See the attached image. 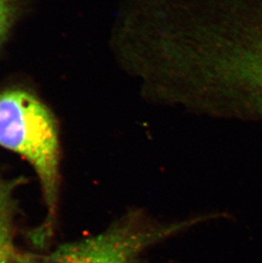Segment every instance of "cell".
<instances>
[{
    "label": "cell",
    "instance_id": "cell-3",
    "mask_svg": "<svg viewBox=\"0 0 262 263\" xmlns=\"http://www.w3.org/2000/svg\"><path fill=\"white\" fill-rule=\"evenodd\" d=\"M23 181L21 179L0 180V263H13L14 221L16 207V191Z\"/></svg>",
    "mask_w": 262,
    "mask_h": 263
},
{
    "label": "cell",
    "instance_id": "cell-2",
    "mask_svg": "<svg viewBox=\"0 0 262 263\" xmlns=\"http://www.w3.org/2000/svg\"><path fill=\"white\" fill-rule=\"evenodd\" d=\"M208 217L160 223L141 211H129L101 234L64 243L44 255L16 253L13 263H141L146 249Z\"/></svg>",
    "mask_w": 262,
    "mask_h": 263
},
{
    "label": "cell",
    "instance_id": "cell-4",
    "mask_svg": "<svg viewBox=\"0 0 262 263\" xmlns=\"http://www.w3.org/2000/svg\"><path fill=\"white\" fill-rule=\"evenodd\" d=\"M18 9L19 0H0V45L15 22Z\"/></svg>",
    "mask_w": 262,
    "mask_h": 263
},
{
    "label": "cell",
    "instance_id": "cell-1",
    "mask_svg": "<svg viewBox=\"0 0 262 263\" xmlns=\"http://www.w3.org/2000/svg\"><path fill=\"white\" fill-rule=\"evenodd\" d=\"M0 146L28 162L37 175L47 217L36 240H44L57 212L60 186V141L57 120L32 92L11 88L0 92Z\"/></svg>",
    "mask_w": 262,
    "mask_h": 263
}]
</instances>
